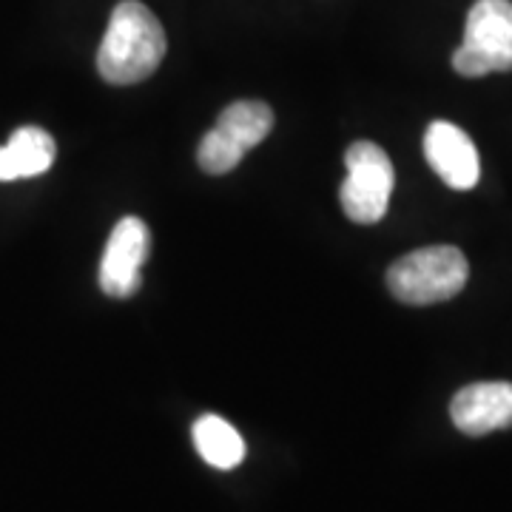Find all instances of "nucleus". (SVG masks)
Returning <instances> with one entry per match:
<instances>
[{
  "instance_id": "nucleus-4",
  "label": "nucleus",
  "mask_w": 512,
  "mask_h": 512,
  "mask_svg": "<svg viewBox=\"0 0 512 512\" xmlns=\"http://www.w3.org/2000/svg\"><path fill=\"white\" fill-rule=\"evenodd\" d=\"M345 168L348 177L342 183L339 200L348 220L359 225H373L382 220L396 185L390 157L376 143L359 140L345 151Z\"/></svg>"
},
{
  "instance_id": "nucleus-3",
  "label": "nucleus",
  "mask_w": 512,
  "mask_h": 512,
  "mask_svg": "<svg viewBox=\"0 0 512 512\" xmlns=\"http://www.w3.org/2000/svg\"><path fill=\"white\" fill-rule=\"evenodd\" d=\"M461 77L512 72V0H476L453 55Z\"/></svg>"
},
{
  "instance_id": "nucleus-11",
  "label": "nucleus",
  "mask_w": 512,
  "mask_h": 512,
  "mask_svg": "<svg viewBox=\"0 0 512 512\" xmlns=\"http://www.w3.org/2000/svg\"><path fill=\"white\" fill-rule=\"evenodd\" d=\"M245 151L237 148L231 140H225L217 128H211L205 137H202L200 148H197V160H200V168L205 174H228L234 171L239 163H242Z\"/></svg>"
},
{
  "instance_id": "nucleus-10",
  "label": "nucleus",
  "mask_w": 512,
  "mask_h": 512,
  "mask_svg": "<svg viewBox=\"0 0 512 512\" xmlns=\"http://www.w3.org/2000/svg\"><path fill=\"white\" fill-rule=\"evenodd\" d=\"M214 128L237 148L251 151L271 134L274 111L268 109L265 103H259V100H239V103H231L228 109L222 111Z\"/></svg>"
},
{
  "instance_id": "nucleus-5",
  "label": "nucleus",
  "mask_w": 512,
  "mask_h": 512,
  "mask_svg": "<svg viewBox=\"0 0 512 512\" xmlns=\"http://www.w3.org/2000/svg\"><path fill=\"white\" fill-rule=\"evenodd\" d=\"M148 248H151V234L140 217H123L114 225L100 259V288L106 296L128 299L140 291Z\"/></svg>"
},
{
  "instance_id": "nucleus-2",
  "label": "nucleus",
  "mask_w": 512,
  "mask_h": 512,
  "mask_svg": "<svg viewBox=\"0 0 512 512\" xmlns=\"http://www.w3.org/2000/svg\"><path fill=\"white\" fill-rule=\"evenodd\" d=\"M467 256L453 245H430L399 256L387 271V288L404 305H436L464 291Z\"/></svg>"
},
{
  "instance_id": "nucleus-8",
  "label": "nucleus",
  "mask_w": 512,
  "mask_h": 512,
  "mask_svg": "<svg viewBox=\"0 0 512 512\" xmlns=\"http://www.w3.org/2000/svg\"><path fill=\"white\" fill-rule=\"evenodd\" d=\"M57 146L49 131L37 126L18 128L9 143L0 146V183L46 174L55 163Z\"/></svg>"
},
{
  "instance_id": "nucleus-6",
  "label": "nucleus",
  "mask_w": 512,
  "mask_h": 512,
  "mask_svg": "<svg viewBox=\"0 0 512 512\" xmlns=\"http://www.w3.org/2000/svg\"><path fill=\"white\" fill-rule=\"evenodd\" d=\"M424 157L444 183L456 191H467L481 177L476 143L464 128L450 120H436L424 131Z\"/></svg>"
},
{
  "instance_id": "nucleus-7",
  "label": "nucleus",
  "mask_w": 512,
  "mask_h": 512,
  "mask_svg": "<svg viewBox=\"0 0 512 512\" xmlns=\"http://www.w3.org/2000/svg\"><path fill=\"white\" fill-rule=\"evenodd\" d=\"M450 419L467 436L507 430L512 427V384L476 382L461 387L450 404Z\"/></svg>"
},
{
  "instance_id": "nucleus-1",
  "label": "nucleus",
  "mask_w": 512,
  "mask_h": 512,
  "mask_svg": "<svg viewBox=\"0 0 512 512\" xmlns=\"http://www.w3.org/2000/svg\"><path fill=\"white\" fill-rule=\"evenodd\" d=\"M163 57L165 32L157 15L140 0L117 3L97 52L100 77L111 86H134L157 72Z\"/></svg>"
},
{
  "instance_id": "nucleus-9",
  "label": "nucleus",
  "mask_w": 512,
  "mask_h": 512,
  "mask_svg": "<svg viewBox=\"0 0 512 512\" xmlns=\"http://www.w3.org/2000/svg\"><path fill=\"white\" fill-rule=\"evenodd\" d=\"M191 436L202 461L217 470H234L245 458V441L237 433V427L222 416H214V413L200 416L191 427Z\"/></svg>"
}]
</instances>
